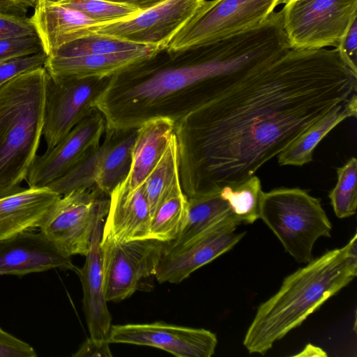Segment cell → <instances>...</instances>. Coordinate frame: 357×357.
Wrapping results in <instances>:
<instances>
[{"instance_id": "cell-36", "label": "cell", "mask_w": 357, "mask_h": 357, "mask_svg": "<svg viewBox=\"0 0 357 357\" xmlns=\"http://www.w3.org/2000/svg\"><path fill=\"white\" fill-rule=\"evenodd\" d=\"M35 349L0 327V357H36Z\"/></svg>"}, {"instance_id": "cell-41", "label": "cell", "mask_w": 357, "mask_h": 357, "mask_svg": "<svg viewBox=\"0 0 357 357\" xmlns=\"http://www.w3.org/2000/svg\"><path fill=\"white\" fill-rule=\"evenodd\" d=\"M24 188L21 187V185L13 188H0V199L8 195H12L13 193L17 192L23 190Z\"/></svg>"}, {"instance_id": "cell-34", "label": "cell", "mask_w": 357, "mask_h": 357, "mask_svg": "<svg viewBox=\"0 0 357 357\" xmlns=\"http://www.w3.org/2000/svg\"><path fill=\"white\" fill-rule=\"evenodd\" d=\"M43 51L37 35L0 38V61Z\"/></svg>"}, {"instance_id": "cell-11", "label": "cell", "mask_w": 357, "mask_h": 357, "mask_svg": "<svg viewBox=\"0 0 357 357\" xmlns=\"http://www.w3.org/2000/svg\"><path fill=\"white\" fill-rule=\"evenodd\" d=\"M242 221L230 216L176 244L165 243L155 279L159 283H179L194 271L230 250L245 236L236 232Z\"/></svg>"}, {"instance_id": "cell-29", "label": "cell", "mask_w": 357, "mask_h": 357, "mask_svg": "<svg viewBox=\"0 0 357 357\" xmlns=\"http://www.w3.org/2000/svg\"><path fill=\"white\" fill-rule=\"evenodd\" d=\"M337 181L328 194L335 215L349 218L357 208V159L351 158L337 169Z\"/></svg>"}, {"instance_id": "cell-16", "label": "cell", "mask_w": 357, "mask_h": 357, "mask_svg": "<svg viewBox=\"0 0 357 357\" xmlns=\"http://www.w3.org/2000/svg\"><path fill=\"white\" fill-rule=\"evenodd\" d=\"M104 219L96 224L89 250L82 268L77 267L83 289V310L89 337L107 341L112 326V317L105 298L102 249L100 245Z\"/></svg>"}, {"instance_id": "cell-31", "label": "cell", "mask_w": 357, "mask_h": 357, "mask_svg": "<svg viewBox=\"0 0 357 357\" xmlns=\"http://www.w3.org/2000/svg\"><path fill=\"white\" fill-rule=\"evenodd\" d=\"M58 4L76 10L98 24L127 20L141 12L133 7L106 0H65Z\"/></svg>"}, {"instance_id": "cell-12", "label": "cell", "mask_w": 357, "mask_h": 357, "mask_svg": "<svg viewBox=\"0 0 357 357\" xmlns=\"http://www.w3.org/2000/svg\"><path fill=\"white\" fill-rule=\"evenodd\" d=\"M204 0H165L127 20L92 26L91 32L166 50Z\"/></svg>"}, {"instance_id": "cell-26", "label": "cell", "mask_w": 357, "mask_h": 357, "mask_svg": "<svg viewBox=\"0 0 357 357\" xmlns=\"http://www.w3.org/2000/svg\"><path fill=\"white\" fill-rule=\"evenodd\" d=\"M188 202L181 188L176 190L157 208L151 217L149 238L163 243L174 239L187 218Z\"/></svg>"}, {"instance_id": "cell-40", "label": "cell", "mask_w": 357, "mask_h": 357, "mask_svg": "<svg viewBox=\"0 0 357 357\" xmlns=\"http://www.w3.org/2000/svg\"><path fill=\"white\" fill-rule=\"evenodd\" d=\"M0 3L9 4L27 10L30 8H35L38 0H0Z\"/></svg>"}, {"instance_id": "cell-14", "label": "cell", "mask_w": 357, "mask_h": 357, "mask_svg": "<svg viewBox=\"0 0 357 357\" xmlns=\"http://www.w3.org/2000/svg\"><path fill=\"white\" fill-rule=\"evenodd\" d=\"M105 129L102 114L94 109L60 142L36 156L25 178L29 188L47 187L63 176L89 150L100 144Z\"/></svg>"}, {"instance_id": "cell-21", "label": "cell", "mask_w": 357, "mask_h": 357, "mask_svg": "<svg viewBox=\"0 0 357 357\" xmlns=\"http://www.w3.org/2000/svg\"><path fill=\"white\" fill-rule=\"evenodd\" d=\"M174 131V122L167 118L154 119L139 127L129 173L116 188L129 194L142 185L162 158Z\"/></svg>"}, {"instance_id": "cell-3", "label": "cell", "mask_w": 357, "mask_h": 357, "mask_svg": "<svg viewBox=\"0 0 357 357\" xmlns=\"http://www.w3.org/2000/svg\"><path fill=\"white\" fill-rule=\"evenodd\" d=\"M357 234L287 276L279 290L259 305L243 339L249 354H265L357 275Z\"/></svg>"}, {"instance_id": "cell-19", "label": "cell", "mask_w": 357, "mask_h": 357, "mask_svg": "<svg viewBox=\"0 0 357 357\" xmlns=\"http://www.w3.org/2000/svg\"><path fill=\"white\" fill-rule=\"evenodd\" d=\"M29 18L47 56L91 34L92 26L98 24L80 12L58 3L37 4Z\"/></svg>"}, {"instance_id": "cell-4", "label": "cell", "mask_w": 357, "mask_h": 357, "mask_svg": "<svg viewBox=\"0 0 357 357\" xmlns=\"http://www.w3.org/2000/svg\"><path fill=\"white\" fill-rule=\"evenodd\" d=\"M47 76L43 66L0 86V188L20 186L37 155Z\"/></svg>"}, {"instance_id": "cell-18", "label": "cell", "mask_w": 357, "mask_h": 357, "mask_svg": "<svg viewBox=\"0 0 357 357\" xmlns=\"http://www.w3.org/2000/svg\"><path fill=\"white\" fill-rule=\"evenodd\" d=\"M100 243L119 244L150 238L151 215L144 185L126 194L115 188L109 195Z\"/></svg>"}, {"instance_id": "cell-20", "label": "cell", "mask_w": 357, "mask_h": 357, "mask_svg": "<svg viewBox=\"0 0 357 357\" xmlns=\"http://www.w3.org/2000/svg\"><path fill=\"white\" fill-rule=\"evenodd\" d=\"M61 197L51 189L27 188L0 199V241L38 228Z\"/></svg>"}, {"instance_id": "cell-2", "label": "cell", "mask_w": 357, "mask_h": 357, "mask_svg": "<svg viewBox=\"0 0 357 357\" xmlns=\"http://www.w3.org/2000/svg\"><path fill=\"white\" fill-rule=\"evenodd\" d=\"M184 64L144 68L140 64L111 77L95 100L107 129L138 128L167 118L174 123L254 72L259 47L248 33L197 48Z\"/></svg>"}, {"instance_id": "cell-28", "label": "cell", "mask_w": 357, "mask_h": 357, "mask_svg": "<svg viewBox=\"0 0 357 357\" xmlns=\"http://www.w3.org/2000/svg\"><path fill=\"white\" fill-rule=\"evenodd\" d=\"M262 192L260 179L253 175L236 185L224 186L220 195L228 203L233 214L243 223L252 224L259 218Z\"/></svg>"}, {"instance_id": "cell-32", "label": "cell", "mask_w": 357, "mask_h": 357, "mask_svg": "<svg viewBox=\"0 0 357 357\" xmlns=\"http://www.w3.org/2000/svg\"><path fill=\"white\" fill-rule=\"evenodd\" d=\"M26 11L0 6V38L36 35Z\"/></svg>"}, {"instance_id": "cell-17", "label": "cell", "mask_w": 357, "mask_h": 357, "mask_svg": "<svg viewBox=\"0 0 357 357\" xmlns=\"http://www.w3.org/2000/svg\"><path fill=\"white\" fill-rule=\"evenodd\" d=\"M160 51L153 47L107 54L47 56L44 68L53 78L109 77L153 59Z\"/></svg>"}, {"instance_id": "cell-5", "label": "cell", "mask_w": 357, "mask_h": 357, "mask_svg": "<svg viewBox=\"0 0 357 357\" xmlns=\"http://www.w3.org/2000/svg\"><path fill=\"white\" fill-rule=\"evenodd\" d=\"M259 218L298 263L312 260L317 240L331 236L332 225L321 200L298 188L262 192Z\"/></svg>"}, {"instance_id": "cell-39", "label": "cell", "mask_w": 357, "mask_h": 357, "mask_svg": "<svg viewBox=\"0 0 357 357\" xmlns=\"http://www.w3.org/2000/svg\"><path fill=\"white\" fill-rule=\"evenodd\" d=\"M295 356H303V357H308V356H327L326 352L322 350L320 347L312 345L311 344H308L305 346L304 349L300 352L299 354L295 355Z\"/></svg>"}, {"instance_id": "cell-22", "label": "cell", "mask_w": 357, "mask_h": 357, "mask_svg": "<svg viewBox=\"0 0 357 357\" xmlns=\"http://www.w3.org/2000/svg\"><path fill=\"white\" fill-rule=\"evenodd\" d=\"M357 114L356 93L307 128L277 157L280 165L303 166L312 160L314 151L325 136L340 122Z\"/></svg>"}, {"instance_id": "cell-1", "label": "cell", "mask_w": 357, "mask_h": 357, "mask_svg": "<svg viewBox=\"0 0 357 357\" xmlns=\"http://www.w3.org/2000/svg\"><path fill=\"white\" fill-rule=\"evenodd\" d=\"M357 90L337 49H289L174 123L189 198L255 175Z\"/></svg>"}, {"instance_id": "cell-38", "label": "cell", "mask_w": 357, "mask_h": 357, "mask_svg": "<svg viewBox=\"0 0 357 357\" xmlns=\"http://www.w3.org/2000/svg\"><path fill=\"white\" fill-rule=\"evenodd\" d=\"M118 3L125 4L140 11L150 8L165 0H106Z\"/></svg>"}, {"instance_id": "cell-13", "label": "cell", "mask_w": 357, "mask_h": 357, "mask_svg": "<svg viewBox=\"0 0 357 357\" xmlns=\"http://www.w3.org/2000/svg\"><path fill=\"white\" fill-rule=\"evenodd\" d=\"M108 342L155 347L178 357H211L218 339L204 328L155 321L112 325Z\"/></svg>"}, {"instance_id": "cell-27", "label": "cell", "mask_w": 357, "mask_h": 357, "mask_svg": "<svg viewBox=\"0 0 357 357\" xmlns=\"http://www.w3.org/2000/svg\"><path fill=\"white\" fill-rule=\"evenodd\" d=\"M107 146L106 139L90 150L63 176L47 188L62 196L71 191L96 185L100 164Z\"/></svg>"}, {"instance_id": "cell-42", "label": "cell", "mask_w": 357, "mask_h": 357, "mask_svg": "<svg viewBox=\"0 0 357 357\" xmlns=\"http://www.w3.org/2000/svg\"><path fill=\"white\" fill-rule=\"evenodd\" d=\"M65 0H38L37 4L58 3Z\"/></svg>"}, {"instance_id": "cell-37", "label": "cell", "mask_w": 357, "mask_h": 357, "mask_svg": "<svg viewBox=\"0 0 357 357\" xmlns=\"http://www.w3.org/2000/svg\"><path fill=\"white\" fill-rule=\"evenodd\" d=\"M109 342L107 341H96L88 337L79 347L74 357H111L112 354L109 348Z\"/></svg>"}, {"instance_id": "cell-7", "label": "cell", "mask_w": 357, "mask_h": 357, "mask_svg": "<svg viewBox=\"0 0 357 357\" xmlns=\"http://www.w3.org/2000/svg\"><path fill=\"white\" fill-rule=\"evenodd\" d=\"M280 12L289 49L338 46L357 17V0H285Z\"/></svg>"}, {"instance_id": "cell-6", "label": "cell", "mask_w": 357, "mask_h": 357, "mask_svg": "<svg viewBox=\"0 0 357 357\" xmlns=\"http://www.w3.org/2000/svg\"><path fill=\"white\" fill-rule=\"evenodd\" d=\"M285 0H204L166 49L181 54L263 24Z\"/></svg>"}, {"instance_id": "cell-35", "label": "cell", "mask_w": 357, "mask_h": 357, "mask_svg": "<svg viewBox=\"0 0 357 357\" xmlns=\"http://www.w3.org/2000/svg\"><path fill=\"white\" fill-rule=\"evenodd\" d=\"M336 49L345 65L357 74V17L351 22Z\"/></svg>"}, {"instance_id": "cell-33", "label": "cell", "mask_w": 357, "mask_h": 357, "mask_svg": "<svg viewBox=\"0 0 357 357\" xmlns=\"http://www.w3.org/2000/svg\"><path fill=\"white\" fill-rule=\"evenodd\" d=\"M47 55L43 51L0 61V86L26 72L43 67Z\"/></svg>"}, {"instance_id": "cell-9", "label": "cell", "mask_w": 357, "mask_h": 357, "mask_svg": "<svg viewBox=\"0 0 357 357\" xmlns=\"http://www.w3.org/2000/svg\"><path fill=\"white\" fill-rule=\"evenodd\" d=\"M165 243L153 238L100 243L107 301L125 300L155 279Z\"/></svg>"}, {"instance_id": "cell-24", "label": "cell", "mask_w": 357, "mask_h": 357, "mask_svg": "<svg viewBox=\"0 0 357 357\" xmlns=\"http://www.w3.org/2000/svg\"><path fill=\"white\" fill-rule=\"evenodd\" d=\"M220 191L188 198L185 223L176 238L166 243L184 242L208 227L234 215L228 203L221 197Z\"/></svg>"}, {"instance_id": "cell-10", "label": "cell", "mask_w": 357, "mask_h": 357, "mask_svg": "<svg viewBox=\"0 0 357 357\" xmlns=\"http://www.w3.org/2000/svg\"><path fill=\"white\" fill-rule=\"evenodd\" d=\"M109 77L47 78L44 137L47 149L53 148L95 109V100L107 87Z\"/></svg>"}, {"instance_id": "cell-23", "label": "cell", "mask_w": 357, "mask_h": 357, "mask_svg": "<svg viewBox=\"0 0 357 357\" xmlns=\"http://www.w3.org/2000/svg\"><path fill=\"white\" fill-rule=\"evenodd\" d=\"M138 128L105 129L107 146L100 164L96 185L109 196L129 173Z\"/></svg>"}, {"instance_id": "cell-8", "label": "cell", "mask_w": 357, "mask_h": 357, "mask_svg": "<svg viewBox=\"0 0 357 357\" xmlns=\"http://www.w3.org/2000/svg\"><path fill=\"white\" fill-rule=\"evenodd\" d=\"M109 196L96 185L61 196L38 229L64 255L86 256L97 222L105 218Z\"/></svg>"}, {"instance_id": "cell-15", "label": "cell", "mask_w": 357, "mask_h": 357, "mask_svg": "<svg viewBox=\"0 0 357 357\" xmlns=\"http://www.w3.org/2000/svg\"><path fill=\"white\" fill-rule=\"evenodd\" d=\"M53 268L77 267L40 230L24 231L0 241V275L22 276Z\"/></svg>"}, {"instance_id": "cell-30", "label": "cell", "mask_w": 357, "mask_h": 357, "mask_svg": "<svg viewBox=\"0 0 357 357\" xmlns=\"http://www.w3.org/2000/svg\"><path fill=\"white\" fill-rule=\"evenodd\" d=\"M145 47L148 46L136 44L109 36L93 33L63 45L52 55L72 56L89 54H107L135 50Z\"/></svg>"}, {"instance_id": "cell-25", "label": "cell", "mask_w": 357, "mask_h": 357, "mask_svg": "<svg viewBox=\"0 0 357 357\" xmlns=\"http://www.w3.org/2000/svg\"><path fill=\"white\" fill-rule=\"evenodd\" d=\"M143 185L151 217L167 197L181 188L178 174V146L174 132L162 158Z\"/></svg>"}]
</instances>
